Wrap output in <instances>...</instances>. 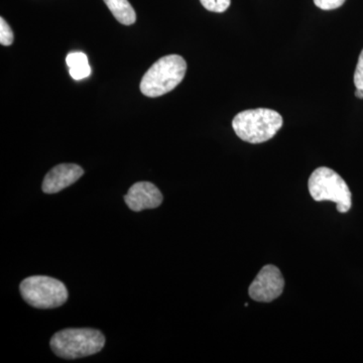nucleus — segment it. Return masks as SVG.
<instances>
[{"label":"nucleus","mask_w":363,"mask_h":363,"mask_svg":"<svg viewBox=\"0 0 363 363\" xmlns=\"http://www.w3.org/2000/svg\"><path fill=\"white\" fill-rule=\"evenodd\" d=\"M84 174V169L75 164H61L52 168L43 182V191L47 194L61 192L77 182Z\"/></svg>","instance_id":"6e6552de"},{"label":"nucleus","mask_w":363,"mask_h":363,"mask_svg":"<svg viewBox=\"0 0 363 363\" xmlns=\"http://www.w3.org/2000/svg\"><path fill=\"white\" fill-rule=\"evenodd\" d=\"M202 6L212 13H224L230 6L231 0H200Z\"/></svg>","instance_id":"9b49d317"},{"label":"nucleus","mask_w":363,"mask_h":363,"mask_svg":"<svg viewBox=\"0 0 363 363\" xmlns=\"http://www.w3.org/2000/svg\"><path fill=\"white\" fill-rule=\"evenodd\" d=\"M104 2L119 23L124 26H130L135 23V11L128 0H104Z\"/></svg>","instance_id":"1a4fd4ad"},{"label":"nucleus","mask_w":363,"mask_h":363,"mask_svg":"<svg viewBox=\"0 0 363 363\" xmlns=\"http://www.w3.org/2000/svg\"><path fill=\"white\" fill-rule=\"evenodd\" d=\"M162 194L157 186L150 182H138L131 186L128 194L124 196L130 209L135 212L145 209H154L159 207L162 202Z\"/></svg>","instance_id":"0eeeda50"},{"label":"nucleus","mask_w":363,"mask_h":363,"mask_svg":"<svg viewBox=\"0 0 363 363\" xmlns=\"http://www.w3.org/2000/svg\"><path fill=\"white\" fill-rule=\"evenodd\" d=\"M21 296L28 305L38 309H52L68 300L66 286L59 279L45 276H33L21 281Z\"/></svg>","instance_id":"39448f33"},{"label":"nucleus","mask_w":363,"mask_h":363,"mask_svg":"<svg viewBox=\"0 0 363 363\" xmlns=\"http://www.w3.org/2000/svg\"><path fill=\"white\" fill-rule=\"evenodd\" d=\"M13 43V33L4 18H0V44L11 45Z\"/></svg>","instance_id":"f8f14e48"},{"label":"nucleus","mask_w":363,"mask_h":363,"mask_svg":"<svg viewBox=\"0 0 363 363\" xmlns=\"http://www.w3.org/2000/svg\"><path fill=\"white\" fill-rule=\"evenodd\" d=\"M354 85L357 89L363 90V50L360 52L357 69H355Z\"/></svg>","instance_id":"4468645a"},{"label":"nucleus","mask_w":363,"mask_h":363,"mask_svg":"<svg viewBox=\"0 0 363 363\" xmlns=\"http://www.w3.org/2000/svg\"><path fill=\"white\" fill-rule=\"evenodd\" d=\"M310 195L315 201H331L337 205V211L346 213L352 206V195L350 189L342 177L333 169L321 167L310 176Z\"/></svg>","instance_id":"20e7f679"},{"label":"nucleus","mask_w":363,"mask_h":363,"mask_svg":"<svg viewBox=\"0 0 363 363\" xmlns=\"http://www.w3.org/2000/svg\"><path fill=\"white\" fill-rule=\"evenodd\" d=\"M355 96L359 98V99H363V90L357 89V91H355Z\"/></svg>","instance_id":"2eb2a0df"},{"label":"nucleus","mask_w":363,"mask_h":363,"mask_svg":"<svg viewBox=\"0 0 363 363\" xmlns=\"http://www.w3.org/2000/svg\"><path fill=\"white\" fill-rule=\"evenodd\" d=\"M285 279L278 267L267 264L262 267L253 279L248 289V294L257 302L269 303L283 294Z\"/></svg>","instance_id":"423d86ee"},{"label":"nucleus","mask_w":363,"mask_h":363,"mask_svg":"<svg viewBox=\"0 0 363 363\" xmlns=\"http://www.w3.org/2000/svg\"><path fill=\"white\" fill-rule=\"evenodd\" d=\"M187 63L183 57L169 55L157 60L140 82V91L145 96L155 98L175 89L185 77Z\"/></svg>","instance_id":"f03ea898"},{"label":"nucleus","mask_w":363,"mask_h":363,"mask_svg":"<svg viewBox=\"0 0 363 363\" xmlns=\"http://www.w3.org/2000/svg\"><path fill=\"white\" fill-rule=\"evenodd\" d=\"M346 0H314L315 6L323 11H332L342 6Z\"/></svg>","instance_id":"ddd939ff"},{"label":"nucleus","mask_w":363,"mask_h":363,"mask_svg":"<svg viewBox=\"0 0 363 363\" xmlns=\"http://www.w3.org/2000/svg\"><path fill=\"white\" fill-rule=\"evenodd\" d=\"M71 77L74 80H82L89 77L91 67L84 52H74L69 54L66 59Z\"/></svg>","instance_id":"9d476101"},{"label":"nucleus","mask_w":363,"mask_h":363,"mask_svg":"<svg viewBox=\"0 0 363 363\" xmlns=\"http://www.w3.org/2000/svg\"><path fill=\"white\" fill-rule=\"evenodd\" d=\"M279 112L267 108L250 109L234 117L233 128L243 142L262 143L272 140L283 126Z\"/></svg>","instance_id":"f257e3e1"},{"label":"nucleus","mask_w":363,"mask_h":363,"mask_svg":"<svg viewBox=\"0 0 363 363\" xmlns=\"http://www.w3.org/2000/svg\"><path fill=\"white\" fill-rule=\"evenodd\" d=\"M105 337L95 329H65L57 332L51 339L55 354L65 359L90 357L104 347Z\"/></svg>","instance_id":"7ed1b4c3"}]
</instances>
